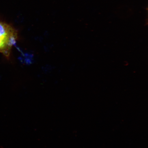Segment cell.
I'll return each mask as SVG.
<instances>
[{"instance_id":"obj_1","label":"cell","mask_w":148,"mask_h":148,"mask_svg":"<svg viewBox=\"0 0 148 148\" xmlns=\"http://www.w3.org/2000/svg\"><path fill=\"white\" fill-rule=\"evenodd\" d=\"M18 38L15 29L8 24L0 22V53L9 57Z\"/></svg>"}]
</instances>
